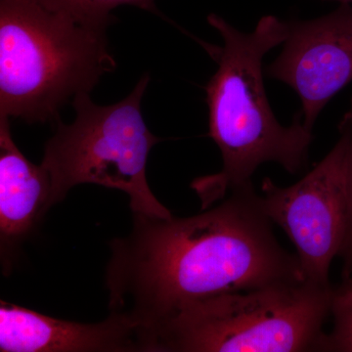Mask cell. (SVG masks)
I'll use <instances>...</instances> for the list:
<instances>
[{
  "mask_svg": "<svg viewBox=\"0 0 352 352\" xmlns=\"http://www.w3.org/2000/svg\"><path fill=\"white\" fill-rule=\"evenodd\" d=\"M332 293L298 281L214 296L178 312L151 352L321 351Z\"/></svg>",
  "mask_w": 352,
  "mask_h": 352,
  "instance_id": "277c9868",
  "label": "cell"
},
{
  "mask_svg": "<svg viewBox=\"0 0 352 352\" xmlns=\"http://www.w3.org/2000/svg\"><path fill=\"white\" fill-rule=\"evenodd\" d=\"M185 219L133 214L131 232L111 241L109 309L138 329L145 352L185 307L234 292L305 281L285 251L252 185Z\"/></svg>",
  "mask_w": 352,
  "mask_h": 352,
  "instance_id": "6da1fadb",
  "label": "cell"
},
{
  "mask_svg": "<svg viewBox=\"0 0 352 352\" xmlns=\"http://www.w3.org/2000/svg\"><path fill=\"white\" fill-rule=\"evenodd\" d=\"M52 184L43 164L14 142L9 118L0 116V249L2 263L27 239L50 208Z\"/></svg>",
  "mask_w": 352,
  "mask_h": 352,
  "instance_id": "9c48e42d",
  "label": "cell"
},
{
  "mask_svg": "<svg viewBox=\"0 0 352 352\" xmlns=\"http://www.w3.org/2000/svg\"><path fill=\"white\" fill-rule=\"evenodd\" d=\"M107 29L36 0H0V116L56 124L66 104L115 71Z\"/></svg>",
  "mask_w": 352,
  "mask_h": 352,
  "instance_id": "3957f363",
  "label": "cell"
},
{
  "mask_svg": "<svg viewBox=\"0 0 352 352\" xmlns=\"http://www.w3.org/2000/svg\"><path fill=\"white\" fill-rule=\"evenodd\" d=\"M149 82L145 74L131 94L112 105H97L89 94L74 99L75 120H58L44 146L41 164L50 175L52 207L74 187L95 184L124 192L133 214L173 217L150 189L146 173L150 151L163 140L149 131L141 113Z\"/></svg>",
  "mask_w": 352,
  "mask_h": 352,
  "instance_id": "5b68a950",
  "label": "cell"
},
{
  "mask_svg": "<svg viewBox=\"0 0 352 352\" xmlns=\"http://www.w3.org/2000/svg\"><path fill=\"white\" fill-rule=\"evenodd\" d=\"M340 138L346 145V231L340 256L344 261V277L352 273V100L351 108L342 118L340 126Z\"/></svg>",
  "mask_w": 352,
  "mask_h": 352,
  "instance_id": "7c38bea8",
  "label": "cell"
},
{
  "mask_svg": "<svg viewBox=\"0 0 352 352\" xmlns=\"http://www.w3.org/2000/svg\"><path fill=\"white\" fill-rule=\"evenodd\" d=\"M1 352L145 351L138 329L120 315L98 323L62 320L1 300Z\"/></svg>",
  "mask_w": 352,
  "mask_h": 352,
  "instance_id": "ba28073f",
  "label": "cell"
},
{
  "mask_svg": "<svg viewBox=\"0 0 352 352\" xmlns=\"http://www.w3.org/2000/svg\"><path fill=\"white\" fill-rule=\"evenodd\" d=\"M337 1H340V3H347V4H349V3H351L352 0H337Z\"/></svg>",
  "mask_w": 352,
  "mask_h": 352,
  "instance_id": "4fadbf2b",
  "label": "cell"
},
{
  "mask_svg": "<svg viewBox=\"0 0 352 352\" xmlns=\"http://www.w3.org/2000/svg\"><path fill=\"white\" fill-rule=\"evenodd\" d=\"M259 205L296 248L303 277L331 287L329 271L340 256L346 231V145L340 138L327 156L287 188L263 180Z\"/></svg>",
  "mask_w": 352,
  "mask_h": 352,
  "instance_id": "8992f818",
  "label": "cell"
},
{
  "mask_svg": "<svg viewBox=\"0 0 352 352\" xmlns=\"http://www.w3.org/2000/svg\"><path fill=\"white\" fill-rule=\"evenodd\" d=\"M208 22L223 39L222 46H208L219 68L206 87L210 136L219 146L223 164L217 175L192 183L203 208L223 198L228 190L251 185L261 164L275 162L292 175L298 173L307 164L314 140L302 113L289 126L278 122L264 89L263 58L285 43L288 23L265 16L247 34L217 14H210Z\"/></svg>",
  "mask_w": 352,
  "mask_h": 352,
  "instance_id": "7a4b0ae2",
  "label": "cell"
},
{
  "mask_svg": "<svg viewBox=\"0 0 352 352\" xmlns=\"http://www.w3.org/2000/svg\"><path fill=\"white\" fill-rule=\"evenodd\" d=\"M288 23L283 51L266 69L302 100V122L312 131L330 99L352 80V7L307 21Z\"/></svg>",
  "mask_w": 352,
  "mask_h": 352,
  "instance_id": "52a82bcc",
  "label": "cell"
},
{
  "mask_svg": "<svg viewBox=\"0 0 352 352\" xmlns=\"http://www.w3.org/2000/svg\"><path fill=\"white\" fill-rule=\"evenodd\" d=\"M331 314L332 332L326 333L321 351L352 352V277L346 276L342 283L333 288Z\"/></svg>",
  "mask_w": 352,
  "mask_h": 352,
  "instance_id": "8fae6325",
  "label": "cell"
},
{
  "mask_svg": "<svg viewBox=\"0 0 352 352\" xmlns=\"http://www.w3.org/2000/svg\"><path fill=\"white\" fill-rule=\"evenodd\" d=\"M46 8L66 14L87 24L108 28L116 17L112 11L119 6H131L163 17L155 0H36Z\"/></svg>",
  "mask_w": 352,
  "mask_h": 352,
  "instance_id": "30bf717a",
  "label": "cell"
}]
</instances>
